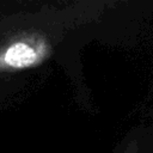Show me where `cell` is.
Masks as SVG:
<instances>
[{
    "instance_id": "obj_1",
    "label": "cell",
    "mask_w": 153,
    "mask_h": 153,
    "mask_svg": "<svg viewBox=\"0 0 153 153\" xmlns=\"http://www.w3.org/2000/svg\"><path fill=\"white\" fill-rule=\"evenodd\" d=\"M49 53L50 43L44 35L18 32L0 44V74L33 67L47 59Z\"/></svg>"
},
{
    "instance_id": "obj_2",
    "label": "cell",
    "mask_w": 153,
    "mask_h": 153,
    "mask_svg": "<svg viewBox=\"0 0 153 153\" xmlns=\"http://www.w3.org/2000/svg\"><path fill=\"white\" fill-rule=\"evenodd\" d=\"M122 153H139V147H137V142L136 141H131L128 143V146L126 147V149Z\"/></svg>"
}]
</instances>
